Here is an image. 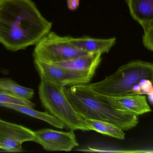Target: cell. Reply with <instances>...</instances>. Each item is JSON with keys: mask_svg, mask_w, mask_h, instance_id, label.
<instances>
[{"mask_svg": "<svg viewBox=\"0 0 153 153\" xmlns=\"http://www.w3.org/2000/svg\"><path fill=\"white\" fill-rule=\"evenodd\" d=\"M143 43L147 49L153 52V26L144 31Z\"/></svg>", "mask_w": 153, "mask_h": 153, "instance_id": "obj_17", "label": "cell"}, {"mask_svg": "<svg viewBox=\"0 0 153 153\" xmlns=\"http://www.w3.org/2000/svg\"><path fill=\"white\" fill-rule=\"evenodd\" d=\"M85 126L90 130H94L108 136L120 140H124L125 133L118 127L109 122L95 119H85Z\"/></svg>", "mask_w": 153, "mask_h": 153, "instance_id": "obj_14", "label": "cell"}, {"mask_svg": "<svg viewBox=\"0 0 153 153\" xmlns=\"http://www.w3.org/2000/svg\"><path fill=\"white\" fill-rule=\"evenodd\" d=\"M34 142L49 152H71L78 146L73 131L62 132L46 128L35 131Z\"/></svg>", "mask_w": 153, "mask_h": 153, "instance_id": "obj_8", "label": "cell"}, {"mask_svg": "<svg viewBox=\"0 0 153 153\" xmlns=\"http://www.w3.org/2000/svg\"><path fill=\"white\" fill-rule=\"evenodd\" d=\"M100 53H87L70 60L54 63L65 68L82 73L92 78L101 61Z\"/></svg>", "mask_w": 153, "mask_h": 153, "instance_id": "obj_10", "label": "cell"}, {"mask_svg": "<svg viewBox=\"0 0 153 153\" xmlns=\"http://www.w3.org/2000/svg\"><path fill=\"white\" fill-rule=\"evenodd\" d=\"M0 89L27 100H30L34 95L32 89L23 87L12 80L6 78H0Z\"/></svg>", "mask_w": 153, "mask_h": 153, "instance_id": "obj_15", "label": "cell"}, {"mask_svg": "<svg viewBox=\"0 0 153 153\" xmlns=\"http://www.w3.org/2000/svg\"><path fill=\"white\" fill-rule=\"evenodd\" d=\"M52 26L32 0H0V43L8 50L36 45Z\"/></svg>", "mask_w": 153, "mask_h": 153, "instance_id": "obj_1", "label": "cell"}, {"mask_svg": "<svg viewBox=\"0 0 153 153\" xmlns=\"http://www.w3.org/2000/svg\"><path fill=\"white\" fill-rule=\"evenodd\" d=\"M65 91L75 110L83 119L106 121L123 131L134 128L139 123L138 116L118 110L100 100L85 84L65 87Z\"/></svg>", "mask_w": 153, "mask_h": 153, "instance_id": "obj_2", "label": "cell"}, {"mask_svg": "<svg viewBox=\"0 0 153 153\" xmlns=\"http://www.w3.org/2000/svg\"><path fill=\"white\" fill-rule=\"evenodd\" d=\"M1 104H14L34 108L35 107V104L30 100L23 99L10 92L0 89V105Z\"/></svg>", "mask_w": 153, "mask_h": 153, "instance_id": "obj_16", "label": "cell"}, {"mask_svg": "<svg viewBox=\"0 0 153 153\" xmlns=\"http://www.w3.org/2000/svg\"><path fill=\"white\" fill-rule=\"evenodd\" d=\"M132 90L135 95L141 94V86L139 84H135L132 88Z\"/></svg>", "mask_w": 153, "mask_h": 153, "instance_id": "obj_20", "label": "cell"}, {"mask_svg": "<svg viewBox=\"0 0 153 153\" xmlns=\"http://www.w3.org/2000/svg\"><path fill=\"white\" fill-rule=\"evenodd\" d=\"M91 90L97 99L118 110L137 116L152 111L147 103L146 97L142 94L109 97L98 94Z\"/></svg>", "mask_w": 153, "mask_h": 153, "instance_id": "obj_9", "label": "cell"}, {"mask_svg": "<svg viewBox=\"0 0 153 153\" xmlns=\"http://www.w3.org/2000/svg\"><path fill=\"white\" fill-rule=\"evenodd\" d=\"M70 44L75 47L87 53H108L115 45L117 39L115 37L108 39L94 38L89 37L74 38L65 36Z\"/></svg>", "mask_w": 153, "mask_h": 153, "instance_id": "obj_11", "label": "cell"}, {"mask_svg": "<svg viewBox=\"0 0 153 153\" xmlns=\"http://www.w3.org/2000/svg\"><path fill=\"white\" fill-rule=\"evenodd\" d=\"M141 89V94H148L153 88V83L148 79H143L139 82Z\"/></svg>", "mask_w": 153, "mask_h": 153, "instance_id": "obj_18", "label": "cell"}, {"mask_svg": "<svg viewBox=\"0 0 153 153\" xmlns=\"http://www.w3.org/2000/svg\"><path fill=\"white\" fill-rule=\"evenodd\" d=\"M65 87L41 79L39 93L42 105L51 115L64 124L71 131H89L84 119L69 101Z\"/></svg>", "mask_w": 153, "mask_h": 153, "instance_id": "obj_4", "label": "cell"}, {"mask_svg": "<svg viewBox=\"0 0 153 153\" xmlns=\"http://www.w3.org/2000/svg\"><path fill=\"white\" fill-rule=\"evenodd\" d=\"M131 16L145 31L153 26V0H126Z\"/></svg>", "mask_w": 153, "mask_h": 153, "instance_id": "obj_12", "label": "cell"}, {"mask_svg": "<svg viewBox=\"0 0 153 153\" xmlns=\"http://www.w3.org/2000/svg\"><path fill=\"white\" fill-rule=\"evenodd\" d=\"M33 51L34 59L50 63L70 60L87 54L70 44L66 37L50 31L36 45Z\"/></svg>", "mask_w": 153, "mask_h": 153, "instance_id": "obj_5", "label": "cell"}, {"mask_svg": "<svg viewBox=\"0 0 153 153\" xmlns=\"http://www.w3.org/2000/svg\"><path fill=\"white\" fill-rule=\"evenodd\" d=\"M143 79L153 83V63L134 60L120 66L104 80L85 85L95 93L104 96L134 95L132 88Z\"/></svg>", "mask_w": 153, "mask_h": 153, "instance_id": "obj_3", "label": "cell"}, {"mask_svg": "<svg viewBox=\"0 0 153 153\" xmlns=\"http://www.w3.org/2000/svg\"><path fill=\"white\" fill-rule=\"evenodd\" d=\"M40 79L57 85L72 86L89 84L92 78L84 74L69 70L53 63L34 59Z\"/></svg>", "mask_w": 153, "mask_h": 153, "instance_id": "obj_6", "label": "cell"}, {"mask_svg": "<svg viewBox=\"0 0 153 153\" xmlns=\"http://www.w3.org/2000/svg\"><path fill=\"white\" fill-rule=\"evenodd\" d=\"M80 0H66L68 9L71 11L76 10L80 5Z\"/></svg>", "mask_w": 153, "mask_h": 153, "instance_id": "obj_19", "label": "cell"}, {"mask_svg": "<svg viewBox=\"0 0 153 153\" xmlns=\"http://www.w3.org/2000/svg\"><path fill=\"white\" fill-rule=\"evenodd\" d=\"M35 131L0 119V149L10 152L24 151L23 143L34 142Z\"/></svg>", "mask_w": 153, "mask_h": 153, "instance_id": "obj_7", "label": "cell"}, {"mask_svg": "<svg viewBox=\"0 0 153 153\" xmlns=\"http://www.w3.org/2000/svg\"><path fill=\"white\" fill-rule=\"evenodd\" d=\"M147 95H148V98L149 101L151 102V104L153 105V88L151 91Z\"/></svg>", "mask_w": 153, "mask_h": 153, "instance_id": "obj_21", "label": "cell"}, {"mask_svg": "<svg viewBox=\"0 0 153 153\" xmlns=\"http://www.w3.org/2000/svg\"><path fill=\"white\" fill-rule=\"evenodd\" d=\"M0 106L40 119L56 128L63 129L65 127L63 123L51 114H48L47 112L37 111L34 109V108L14 104H1Z\"/></svg>", "mask_w": 153, "mask_h": 153, "instance_id": "obj_13", "label": "cell"}]
</instances>
